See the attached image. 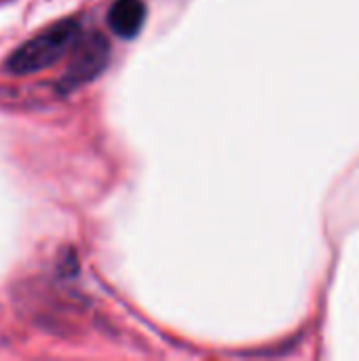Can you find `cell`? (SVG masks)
I'll return each instance as SVG.
<instances>
[{
	"label": "cell",
	"mask_w": 359,
	"mask_h": 361,
	"mask_svg": "<svg viewBox=\"0 0 359 361\" xmlns=\"http://www.w3.org/2000/svg\"><path fill=\"white\" fill-rule=\"evenodd\" d=\"M80 36V25L74 19H63L42 30L25 44H21L6 61V70L11 74H32L40 72L55 61H59L68 51H72L74 42Z\"/></svg>",
	"instance_id": "cell-1"
},
{
	"label": "cell",
	"mask_w": 359,
	"mask_h": 361,
	"mask_svg": "<svg viewBox=\"0 0 359 361\" xmlns=\"http://www.w3.org/2000/svg\"><path fill=\"white\" fill-rule=\"evenodd\" d=\"M110 61V42L99 32H91L72 47V59L66 74L59 80V91L68 93L74 91L93 78H97Z\"/></svg>",
	"instance_id": "cell-2"
},
{
	"label": "cell",
	"mask_w": 359,
	"mask_h": 361,
	"mask_svg": "<svg viewBox=\"0 0 359 361\" xmlns=\"http://www.w3.org/2000/svg\"><path fill=\"white\" fill-rule=\"evenodd\" d=\"M144 19H146L144 0H116L108 11L110 30L125 40L135 38L140 34Z\"/></svg>",
	"instance_id": "cell-3"
}]
</instances>
